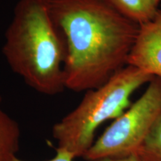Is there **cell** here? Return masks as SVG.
<instances>
[{
	"label": "cell",
	"instance_id": "9c48e42d",
	"mask_svg": "<svg viewBox=\"0 0 161 161\" xmlns=\"http://www.w3.org/2000/svg\"><path fill=\"white\" fill-rule=\"evenodd\" d=\"M56 154L53 158L49 159V160H44V161H73L74 159H75V157L72 153L69 152V151L62 149V148H56ZM12 161H28L25 160H22L18 158V157H15L12 160Z\"/></svg>",
	"mask_w": 161,
	"mask_h": 161
},
{
	"label": "cell",
	"instance_id": "52a82bcc",
	"mask_svg": "<svg viewBox=\"0 0 161 161\" xmlns=\"http://www.w3.org/2000/svg\"><path fill=\"white\" fill-rule=\"evenodd\" d=\"M121 15L138 25L150 21L158 7L153 0H103Z\"/></svg>",
	"mask_w": 161,
	"mask_h": 161
},
{
	"label": "cell",
	"instance_id": "5b68a950",
	"mask_svg": "<svg viewBox=\"0 0 161 161\" xmlns=\"http://www.w3.org/2000/svg\"><path fill=\"white\" fill-rule=\"evenodd\" d=\"M128 65L161 78V8L152 19L139 25Z\"/></svg>",
	"mask_w": 161,
	"mask_h": 161
},
{
	"label": "cell",
	"instance_id": "3957f363",
	"mask_svg": "<svg viewBox=\"0 0 161 161\" xmlns=\"http://www.w3.org/2000/svg\"><path fill=\"white\" fill-rule=\"evenodd\" d=\"M154 78L127 65L103 85L86 91L80 103L52 127L57 148L69 151L75 158H83L95 142L98 128L122 115L132 104L133 93Z\"/></svg>",
	"mask_w": 161,
	"mask_h": 161
},
{
	"label": "cell",
	"instance_id": "6da1fadb",
	"mask_svg": "<svg viewBox=\"0 0 161 161\" xmlns=\"http://www.w3.org/2000/svg\"><path fill=\"white\" fill-rule=\"evenodd\" d=\"M66 44V89H96L128 65L139 25L103 0H49Z\"/></svg>",
	"mask_w": 161,
	"mask_h": 161
},
{
	"label": "cell",
	"instance_id": "30bf717a",
	"mask_svg": "<svg viewBox=\"0 0 161 161\" xmlns=\"http://www.w3.org/2000/svg\"><path fill=\"white\" fill-rule=\"evenodd\" d=\"M95 161H142L136 154H132L130 155L116 158H104Z\"/></svg>",
	"mask_w": 161,
	"mask_h": 161
},
{
	"label": "cell",
	"instance_id": "277c9868",
	"mask_svg": "<svg viewBox=\"0 0 161 161\" xmlns=\"http://www.w3.org/2000/svg\"><path fill=\"white\" fill-rule=\"evenodd\" d=\"M161 116V78L154 77L144 93L106 128L83 159L95 161L135 154Z\"/></svg>",
	"mask_w": 161,
	"mask_h": 161
},
{
	"label": "cell",
	"instance_id": "8fae6325",
	"mask_svg": "<svg viewBox=\"0 0 161 161\" xmlns=\"http://www.w3.org/2000/svg\"><path fill=\"white\" fill-rule=\"evenodd\" d=\"M153 1H154V4H155V5L158 7L159 4H160V3L161 2V0H153Z\"/></svg>",
	"mask_w": 161,
	"mask_h": 161
},
{
	"label": "cell",
	"instance_id": "ba28073f",
	"mask_svg": "<svg viewBox=\"0 0 161 161\" xmlns=\"http://www.w3.org/2000/svg\"><path fill=\"white\" fill-rule=\"evenodd\" d=\"M135 154L142 161H161V116Z\"/></svg>",
	"mask_w": 161,
	"mask_h": 161
},
{
	"label": "cell",
	"instance_id": "7a4b0ae2",
	"mask_svg": "<svg viewBox=\"0 0 161 161\" xmlns=\"http://www.w3.org/2000/svg\"><path fill=\"white\" fill-rule=\"evenodd\" d=\"M5 38L3 55L28 86L46 96L66 89V40L52 17L49 0H19Z\"/></svg>",
	"mask_w": 161,
	"mask_h": 161
},
{
	"label": "cell",
	"instance_id": "8992f818",
	"mask_svg": "<svg viewBox=\"0 0 161 161\" xmlns=\"http://www.w3.org/2000/svg\"><path fill=\"white\" fill-rule=\"evenodd\" d=\"M0 96V161H12L19 150L21 131L18 122L1 107Z\"/></svg>",
	"mask_w": 161,
	"mask_h": 161
}]
</instances>
